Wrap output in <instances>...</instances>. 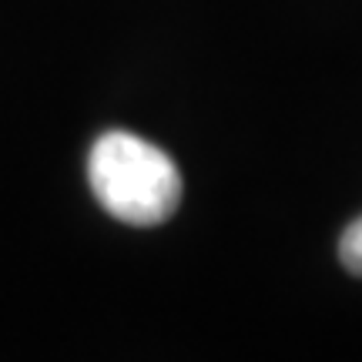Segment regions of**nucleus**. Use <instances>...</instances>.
Returning a JSON list of instances; mask_svg holds the SVG:
<instances>
[{"label":"nucleus","mask_w":362,"mask_h":362,"mask_svg":"<svg viewBox=\"0 0 362 362\" xmlns=\"http://www.w3.org/2000/svg\"><path fill=\"white\" fill-rule=\"evenodd\" d=\"M339 259H342V265H346L352 275H362V218H356L349 228L342 232Z\"/></svg>","instance_id":"obj_2"},{"label":"nucleus","mask_w":362,"mask_h":362,"mask_svg":"<svg viewBox=\"0 0 362 362\" xmlns=\"http://www.w3.org/2000/svg\"><path fill=\"white\" fill-rule=\"evenodd\" d=\"M88 178L101 208L124 225L151 228L178 211V165L161 148L131 131H107L94 141Z\"/></svg>","instance_id":"obj_1"}]
</instances>
